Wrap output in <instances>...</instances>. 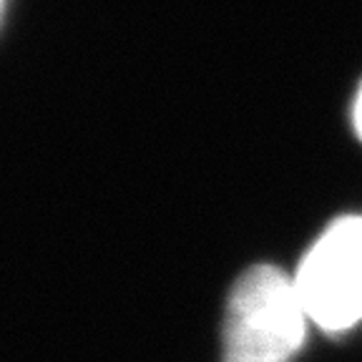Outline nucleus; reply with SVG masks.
Returning <instances> with one entry per match:
<instances>
[{"mask_svg": "<svg viewBox=\"0 0 362 362\" xmlns=\"http://www.w3.org/2000/svg\"><path fill=\"white\" fill-rule=\"evenodd\" d=\"M312 322L292 277L257 264L237 279L224 322V362H289Z\"/></svg>", "mask_w": 362, "mask_h": 362, "instance_id": "1", "label": "nucleus"}, {"mask_svg": "<svg viewBox=\"0 0 362 362\" xmlns=\"http://www.w3.org/2000/svg\"><path fill=\"white\" fill-rule=\"evenodd\" d=\"M294 284L315 325L345 332L362 322V216H342L302 259Z\"/></svg>", "mask_w": 362, "mask_h": 362, "instance_id": "2", "label": "nucleus"}, {"mask_svg": "<svg viewBox=\"0 0 362 362\" xmlns=\"http://www.w3.org/2000/svg\"><path fill=\"white\" fill-rule=\"evenodd\" d=\"M352 121H355L357 136L362 139V88H360V93H357V98H355V111H352Z\"/></svg>", "mask_w": 362, "mask_h": 362, "instance_id": "3", "label": "nucleus"}]
</instances>
